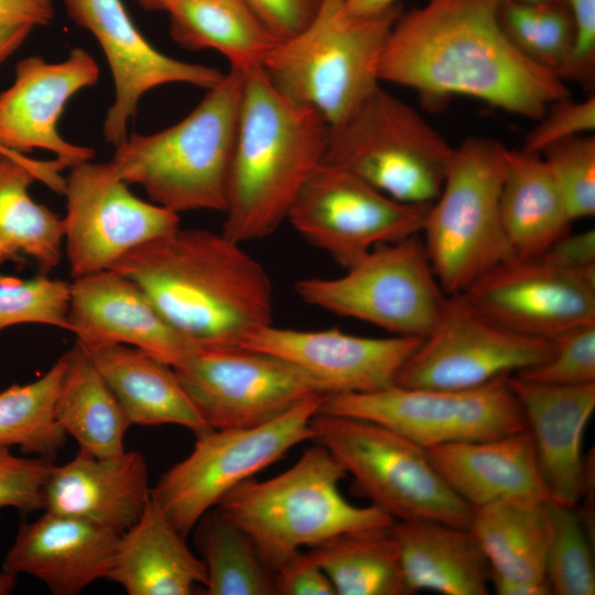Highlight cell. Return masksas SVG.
I'll use <instances>...</instances> for the list:
<instances>
[{"instance_id": "cell-1", "label": "cell", "mask_w": 595, "mask_h": 595, "mask_svg": "<svg viewBox=\"0 0 595 595\" xmlns=\"http://www.w3.org/2000/svg\"><path fill=\"white\" fill-rule=\"evenodd\" d=\"M505 0H426L396 20L377 76L413 89L430 111L467 96L532 120L570 97L553 71L526 57L509 40Z\"/></svg>"}, {"instance_id": "cell-2", "label": "cell", "mask_w": 595, "mask_h": 595, "mask_svg": "<svg viewBox=\"0 0 595 595\" xmlns=\"http://www.w3.org/2000/svg\"><path fill=\"white\" fill-rule=\"evenodd\" d=\"M110 269L134 283L181 336L232 347L272 324L273 286L262 264L223 232L180 226L123 255Z\"/></svg>"}, {"instance_id": "cell-3", "label": "cell", "mask_w": 595, "mask_h": 595, "mask_svg": "<svg viewBox=\"0 0 595 595\" xmlns=\"http://www.w3.org/2000/svg\"><path fill=\"white\" fill-rule=\"evenodd\" d=\"M328 125L280 93L264 69L244 72L223 234L238 242L272 235L322 163Z\"/></svg>"}, {"instance_id": "cell-4", "label": "cell", "mask_w": 595, "mask_h": 595, "mask_svg": "<svg viewBox=\"0 0 595 595\" xmlns=\"http://www.w3.org/2000/svg\"><path fill=\"white\" fill-rule=\"evenodd\" d=\"M242 87L244 72L230 67L181 121L154 133L128 136L110 161L117 174L176 214L224 213Z\"/></svg>"}, {"instance_id": "cell-5", "label": "cell", "mask_w": 595, "mask_h": 595, "mask_svg": "<svg viewBox=\"0 0 595 595\" xmlns=\"http://www.w3.org/2000/svg\"><path fill=\"white\" fill-rule=\"evenodd\" d=\"M342 464L315 443L284 473L264 482L249 478L217 504L253 541L273 571L301 547L339 533L390 526L394 519L371 505L357 507L339 493Z\"/></svg>"}, {"instance_id": "cell-6", "label": "cell", "mask_w": 595, "mask_h": 595, "mask_svg": "<svg viewBox=\"0 0 595 595\" xmlns=\"http://www.w3.org/2000/svg\"><path fill=\"white\" fill-rule=\"evenodd\" d=\"M402 11L398 3L358 18L347 11L345 0H323L313 20L280 41L262 68L280 93L314 108L333 126L380 85L378 63Z\"/></svg>"}, {"instance_id": "cell-7", "label": "cell", "mask_w": 595, "mask_h": 595, "mask_svg": "<svg viewBox=\"0 0 595 595\" xmlns=\"http://www.w3.org/2000/svg\"><path fill=\"white\" fill-rule=\"evenodd\" d=\"M506 150L499 140L467 137L453 149L441 192L426 213L420 235L446 294L464 293L516 256L500 214Z\"/></svg>"}, {"instance_id": "cell-8", "label": "cell", "mask_w": 595, "mask_h": 595, "mask_svg": "<svg viewBox=\"0 0 595 595\" xmlns=\"http://www.w3.org/2000/svg\"><path fill=\"white\" fill-rule=\"evenodd\" d=\"M453 149L419 111L378 85L342 121L328 126L322 162L354 173L396 201L432 204Z\"/></svg>"}, {"instance_id": "cell-9", "label": "cell", "mask_w": 595, "mask_h": 595, "mask_svg": "<svg viewBox=\"0 0 595 595\" xmlns=\"http://www.w3.org/2000/svg\"><path fill=\"white\" fill-rule=\"evenodd\" d=\"M313 440L351 474L372 505L394 520L469 524L473 507L447 484L428 450L371 421L317 412Z\"/></svg>"}, {"instance_id": "cell-10", "label": "cell", "mask_w": 595, "mask_h": 595, "mask_svg": "<svg viewBox=\"0 0 595 595\" xmlns=\"http://www.w3.org/2000/svg\"><path fill=\"white\" fill-rule=\"evenodd\" d=\"M325 393L301 401L279 418L251 428L210 430L151 489L174 528L187 537L199 518L242 482L313 440L311 421Z\"/></svg>"}, {"instance_id": "cell-11", "label": "cell", "mask_w": 595, "mask_h": 595, "mask_svg": "<svg viewBox=\"0 0 595 595\" xmlns=\"http://www.w3.org/2000/svg\"><path fill=\"white\" fill-rule=\"evenodd\" d=\"M295 291L312 306L416 338L430 333L446 296L420 235L374 248L340 277L299 280Z\"/></svg>"}, {"instance_id": "cell-12", "label": "cell", "mask_w": 595, "mask_h": 595, "mask_svg": "<svg viewBox=\"0 0 595 595\" xmlns=\"http://www.w3.org/2000/svg\"><path fill=\"white\" fill-rule=\"evenodd\" d=\"M508 377L465 390L396 383L368 393H328L318 412L378 423L425 448L491 440L528 429Z\"/></svg>"}, {"instance_id": "cell-13", "label": "cell", "mask_w": 595, "mask_h": 595, "mask_svg": "<svg viewBox=\"0 0 595 595\" xmlns=\"http://www.w3.org/2000/svg\"><path fill=\"white\" fill-rule=\"evenodd\" d=\"M431 204H407L354 173L322 162L286 220L310 245L347 269L374 248L421 234Z\"/></svg>"}, {"instance_id": "cell-14", "label": "cell", "mask_w": 595, "mask_h": 595, "mask_svg": "<svg viewBox=\"0 0 595 595\" xmlns=\"http://www.w3.org/2000/svg\"><path fill=\"white\" fill-rule=\"evenodd\" d=\"M550 339L496 322L464 294H446L439 316L402 367L397 385L443 390L479 387L545 361Z\"/></svg>"}, {"instance_id": "cell-15", "label": "cell", "mask_w": 595, "mask_h": 595, "mask_svg": "<svg viewBox=\"0 0 595 595\" xmlns=\"http://www.w3.org/2000/svg\"><path fill=\"white\" fill-rule=\"evenodd\" d=\"M173 369L212 430L264 424L310 396L327 394L293 364L240 346H197Z\"/></svg>"}, {"instance_id": "cell-16", "label": "cell", "mask_w": 595, "mask_h": 595, "mask_svg": "<svg viewBox=\"0 0 595 595\" xmlns=\"http://www.w3.org/2000/svg\"><path fill=\"white\" fill-rule=\"evenodd\" d=\"M69 169L63 223L74 279L110 269L130 250L180 226L178 214L136 196L110 161Z\"/></svg>"}, {"instance_id": "cell-17", "label": "cell", "mask_w": 595, "mask_h": 595, "mask_svg": "<svg viewBox=\"0 0 595 595\" xmlns=\"http://www.w3.org/2000/svg\"><path fill=\"white\" fill-rule=\"evenodd\" d=\"M462 294L496 322L532 337L552 339L595 323V268L571 271L515 256Z\"/></svg>"}, {"instance_id": "cell-18", "label": "cell", "mask_w": 595, "mask_h": 595, "mask_svg": "<svg viewBox=\"0 0 595 595\" xmlns=\"http://www.w3.org/2000/svg\"><path fill=\"white\" fill-rule=\"evenodd\" d=\"M68 17L87 30L100 45L111 72L115 99L102 132L115 148L128 137L143 95L167 84H188L209 89L224 73L163 54L138 30L121 0H64Z\"/></svg>"}, {"instance_id": "cell-19", "label": "cell", "mask_w": 595, "mask_h": 595, "mask_svg": "<svg viewBox=\"0 0 595 595\" xmlns=\"http://www.w3.org/2000/svg\"><path fill=\"white\" fill-rule=\"evenodd\" d=\"M96 60L74 47L56 63L26 56L15 65L13 83L0 91V151L19 159L40 149L72 167L93 160L95 150L74 144L58 132L60 118L73 96L99 78Z\"/></svg>"}, {"instance_id": "cell-20", "label": "cell", "mask_w": 595, "mask_h": 595, "mask_svg": "<svg viewBox=\"0 0 595 595\" xmlns=\"http://www.w3.org/2000/svg\"><path fill=\"white\" fill-rule=\"evenodd\" d=\"M422 338L364 337L337 328L299 331L273 324L249 333L240 347L274 355L307 372L328 393H368L396 385Z\"/></svg>"}, {"instance_id": "cell-21", "label": "cell", "mask_w": 595, "mask_h": 595, "mask_svg": "<svg viewBox=\"0 0 595 595\" xmlns=\"http://www.w3.org/2000/svg\"><path fill=\"white\" fill-rule=\"evenodd\" d=\"M67 318L68 332L84 346L127 345L173 368L197 347L169 325L137 283L112 269L71 282Z\"/></svg>"}, {"instance_id": "cell-22", "label": "cell", "mask_w": 595, "mask_h": 595, "mask_svg": "<svg viewBox=\"0 0 595 595\" xmlns=\"http://www.w3.org/2000/svg\"><path fill=\"white\" fill-rule=\"evenodd\" d=\"M121 534L91 522L50 512L21 522L2 570L28 574L54 595H75L107 577Z\"/></svg>"}, {"instance_id": "cell-23", "label": "cell", "mask_w": 595, "mask_h": 595, "mask_svg": "<svg viewBox=\"0 0 595 595\" xmlns=\"http://www.w3.org/2000/svg\"><path fill=\"white\" fill-rule=\"evenodd\" d=\"M508 383L522 408L551 500L575 508L584 483L582 440L595 410V383L555 386L515 375Z\"/></svg>"}, {"instance_id": "cell-24", "label": "cell", "mask_w": 595, "mask_h": 595, "mask_svg": "<svg viewBox=\"0 0 595 595\" xmlns=\"http://www.w3.org/2000/svg\"><path fill=\"white\" fill-rule=\"evenodd\" d=\"M150 495L149 468L141 453L97 457L78 451L69 462L52 465L43 488V510L122 534L138 521Z\"/></svg>"}, {"instance_id": "cell-25", "label": "cell", "mask_w": 595, "mask_h": 595, "mask_svg": "<svg viewBox=\"0 0 595 595\" xmlns=\"http://www.w3.org/2000/svg\"><path fill=\"white\" fill-rule=\"evenodd\" d=\"M426 450L451 488L473 508L502 501H552L528 429L502 437L452 442Z\"/></svg>"}, {"instance_id": "cell-26", "label": "cell", "mask_w": 595, "mask_h": 595, "mask_svg": "<svg viewBox=\"0 0 595 595\" xmlns=\"http://www.w3.org/2000/svg\"><path fill=\"white\" fill-rule=\"evenodd\" d=\"M545 502L502 501L473 508L468 529L499 595H550L545 560L550 524Z\"/></svg>"}, {"instance_id": "cell-27", "label": "cell", "mask_w": 595, "mask_h": 595, "mask_svg": "<svg viewBox=\"0 0 595 595\" xmlns=\"http://www.w3.org/2000/svg\"><path fill=\"white\" fill-rule=\"evenodd\" d=\"M68 166L57 160L39 161L23 155L12 159L0 155V263L8 260L33 259L40 273L48 274L63 256V217L29 194L34 181L52 191L64 193Z\"/></svg>"}, {"instance_id": "cell-28", "label": "cell", "mask_w": 595, "mask_h": 595, "mask_svg": "<svg viewBox=\"0 0 595 595\" xmlns=\"http://www.w3.org/2000/svg\"><path fill=\"white\" fill-rule=\"evenodd\" d=\"M411 594L487 595L490 569L467 527L435 520H394L390 527Z\"/></svg>"}, {"instance_id": "cell-29", "label": "cell", "mask_w": 595, "mask_h": 595, "mask_svg": "<svg viewBox=\"0 0 595 595\" xmlns=\"http://www.w3.org/2000/svg\"><path fill=\"white\" fill-rule=\"evenodd\" d=\"M159 504L150 498L138 521L120 537L106 578L129 595H188L206 585L207 570L192 553Z\"/></svg>"}, {"instance_id": "cell-30", "label": "cell", "mask_w": 595, "mask_h": 595, "mask_svg": "<svg viewBox=\"0 0 595 595\" xmlns=\"http://www.w3.org/2000/svg\"><path fill=\"white\" fill-rule=\"evenodd\" d=\"M82 346L131 425L176 424L191 430L196 436L212 430L187 396L173 367L127 345Z\"/></svg>"}, {"instance_id": "cell-31", "label": "cell", "mask_w": 595, "mask_h": 595, "mask_svg": "<svg viewBox=\"0 0 595 595\" xmlns=\"http://www.w3.org/2000/svg\"><path fill=\"white\" fill-rule=\"evenodd\" d=\"M500 214L516 257L533 258L571 231L572 218L540 153L506 150Z\"/></svg>"}, {"instance_id": "cell-32", "label": "cell", "mask_w": 595, "mask_h": 595, "mask_svg": "<svg viewBox=\"0 0 595 595\" xmlns=\"http://www.w3.org/2000/svg\"><path fill=\"white\" fill-rule=\"evenodd\" d=\"M165 12L174 42L215 50L242 72L263 66L280 42L245 0H178Z\"/></svg>"}, {"instance_id": "cell-33", "label": "cell", "mask_w": 595, "mask_h": 595, "mask_svg": "<svg viewBox=\"0 0 595 595\" xmlns=\"http://www.w3.org/2000/svg\"><path fill=\"white\" fill-rule=\"evenodd\" d=\"M66 357L54 405L56 421L79 451L97 457L121 454L131 425L123 409L82 345L75 342Z\"/></svg>"}, {"instance_id": "cell-34", "label": "cell", "mask_w": 595, "mask_h": 595, "mask_svg": "<svg viewBox=\"0 0 595 595\" xmlns=\"http://www.w3.org/2000/svg\"><path fill=\"white\" fill-rule=\"evenodd\" d=\"M391 524L339 533L310 548L336 595L411 594Z\"/></svg>"}, {"instance_id": "cell-35", "label": "cell", "mask_w": 595, "mask_h": 595, "mask_svg": "<svg viewBox=\"0 0 595 595\" xmlns=\"http://www.w3.org/2000/svg\"><path fill=\"white\" fill-rule=\"evenodd\" d=\"M194 530L207 570L206 595H274V573L252 539L219 507L206 511Z\"/></svg>"}, {"instance_id": "cell-36", "label": "cell", "mask_w": 595, "mask_h": 595, "mask_svg": "<svg viewBox=\"0 0 595 595\" xmlns=\"http://www.w3.org/2000/svg\"><path fill=\"white\" fill-rule=\"evenodd\" d=\"M66 364L64 353L42 377L0 392V446L15 445L51 462L56 457L67 435L54 414Z\"/></svg>"}, {"instance_id": "cell-37", "label": "cell", "mask_w": 595, "mask_h": 595, "mask_svg": "<svg viewBox=\"0 0 595 595\" xmlns=\"http://www.w3.org/2000/svg\"><path fill=\"white\" fill-rule=\"evenodd\" d=\"M499 20L509 40L526 57L559 75L575 36L566 0L545 3L505 0Z\"/></svg>"}, {"instance_id": "cell-38", "label": "cell", "mask_w": 595, "mask_h": 595, "mask_svg": "<svg viewBox=\"0 0 595 595\" xmlns=\"http://www.w3.org/2000/svg\"><path fill=\"white\" fill-rule=\"evenodd\" d=\"M545 507L550 524L545 577L552 594H595L593 539L576 509L554 501Z\"/></svg>"}, {"instance_id": "cell-39", "label": "cell", "mask_w": 595, "mask_h": 595, "mask_svg": "<svg viewBox=\"0 0 595 595\" xmlns=\"http://www.w3.org/2000/svg\"><path fill=\"white\" fill-rule=\"evenodd\" d=\"M71 282L40 273L21 279L0 274V332L20 324L69 331Z\"/></svg>"}, {"instance_id": "cell-40", "label": "cell", "mask_w": 595, "mask_h": 595, "mask_svg": "<svg viewBox=\"0 0 595 595\" xmlns=\"http://www.w3.org/2000/svg\"><path fill=\"white\" fill-rule=\"evenodd\" d=\"M543 156L572 220L595 215V137L574 136L548 147Z\"/></svg>"}, {"instance_id": "cell-41", "label": "cell", "mask_w": 595, "mask_h": 595, "mask_svg": "<svg viewBox=\"0 0 595 595\" xmlns=\"http://www.w3.org/2000/svg\"><path fill=\"white\" fill-rule=\"evenodd\" d=\"M550 340L551 356L515 376L555 386L595 383V323L571 328Z\"/></svg>"}, {"instance_id": "cell-42", "label": "cell", "mask_w": 595, "mask_h": 595, "mask_svg": "<svg viewBox=\"0 0 595 595\" xmlns=\"http://www.w3.org/2000/svg\"><path fill=\"white\" fill-rule=\"evenodd\" d=\"M52 465L48 459L20 457L0 446V509L43 510V488Z\"/></svg>"}, {"instance_id": "cell-43", "label": "cell", "mask_w": 595, "mask_h": 595, "mask_svg": "<svg viewBox=\"0 0 595 595\" xmlns=\"http://www.w3.org/2000/svg\"><path fill=\"white\" fill-rule=\"evenodd\" d=\"M595 129V97L574 101L570 97L550 106L538 125L529 132L522 149L542 153L548 147L564 139L591 133Z\"/></svg>"}, {"instance_id": "cell-44", "label": "cell", "mask_w": 595, "mask_h": 595, "mask_svg": "<svg viewBox=\"0 0 595 595\" xmlns=\"http://www.w3.org/2000/svg\"><path fill=\"white\" fill-rule=\"evenodd\" d=\"M574 23V45L559 72L566 82H574L589 94L595 86V0H566Z\"/></svg>"}, {"instance_id": "cell-45", "label": "cell", "mask_w": 595, "mask_h": 595, "mask_svg": "<svg viewBox=\"0 0 595 595\" xmlns=\"http://www.w3.org/2000/svg\"><path fill=\"white\" fill-rule=\"evenodd\" d=\"M277 594L336 595L335 588L310 552L298 550L274 571Z\"/></svg>"}, {"instance_id": "cell-46", "label": "cell", "mask_w": 595, "mask_h": 595, "mask_svg": "<svg viewBox=\"0 0 595 595\" xmlns=\"http://www.w3.org/2000/svg\"><path fill=\"white\" fill-rule=\"evenodd\" d=\"M267 29L284 41L301 32L323 0H245Z\"/></svg>"}, {"instance_id": "cell-47", "label": "cell", "mask_w": 595, "mask_h": 595, "mask_svg": "<svg viewBox=\"0 0 595 595\" xmlns=\"http://www.w3.org/2000/svg\"><path fill=\"white\" fill-rule=\"evenodd\" d=\"M538 257L571 271L595 268V230L592 228L574 234L570 231Z\"/></svg>"}, {"instance_id": "cell-48", "label": "cell", "mask_w": 595, "mask_h": 595, "mask_svg": "<svg viewBox=\"0 0 595 595\" xmlns=\"http://www.w3.org/2000/svg\"><path fill=\"white\" fill-rule=\"evenodd\" d=\"M0 18L34 29L44 26L54 18V0H0Z\"/></svg>"}, {"instance_id": "cell-49", "label": "cell", "mask_w": 595, "mask_h": 595, "mask_svg": "<svg viewBox=\"0 0 595 595\" xmlns=\"http://www.w3.org/2000/svg\"><path fill=\"white\" fill-rule=\"evenodd\" d=\"M34 28L0 18V65L29 37Z\"/></svg>"}, {"instance_id": "cell-50", "label": "cell", "mask_w": 595, "mask_h": 595, "mask_svg": "<svg viewBox=\"0 0 595 595\" xmlns=\"http://www.w3.org/2000/svg\"><path fill=\"white\" fill-rule=\"evenodd\" d=\"M399 3V0H345L347 11L358 18L377 15Z\"/></svg>"}, {"instance_id": "cell-51", "label": "cell", "mask_w": 595, "mask_h": 595, "mask_svg": "<svg viewBox=\"0 0 595 595\" xmlns=\"http://www.w3.org/2000/svg\"><path fill=\"white\" fill-rule=\"evenodd\" d=\"M18 575L3 571L0 573V595L12 593L17 586Z\"/></svg>"}, {"instance_id": "cell-52", "label": "cell", "mask_w": 595, "mask_h": 595, "mask_svg": "<svg viewBox=\"0 0 595 595\" xmlns=\"http://www.w3.org/2000/svg\"><path fill=\"white\" fill-rule=\"evenodd\" d=\"M142 9L148 11H163L178 0H134Z\"/></svg>"}, {"instance_id": "cell-53", "label": "cell", "mask_w": 595, "mask_h": 595, "mask_svg": "<svg viewBox=\"0 0 595 595\" xmlns=\"http://www.w3.org/2000/svg\"><path fill=\"white\" fill-rule=\"evenodd\" d=\"M515 1L522 2V3H545V2H551L555 0H515Z\"/></svg>"}, {"instance_id": "cell-54", "label": "cell", "mask_w": 595, "mask_h": 595, "mask_svg": "<svg viewBox=\"0 0 595 595\" xmlns=\"http://www.w3.org/2000/svg\"><path fill=\"white\" fill-rule=\"evenodd\" d=\"M1 153V152H0Z\"/></svg>"}, {"instance_id": "cell-55", "label": "cell", "mask_w": 595, "mask_h": 595, "mask_svg": "<svg viewBox=\"0 0 595 595\" xmlns=\"http://www.w3.org/2000/svg\"><path fill=\"white\" fill-rule=\"evenodd\" d=\"M1 155V154H0Z\"/></svg>"}]
</instances>
